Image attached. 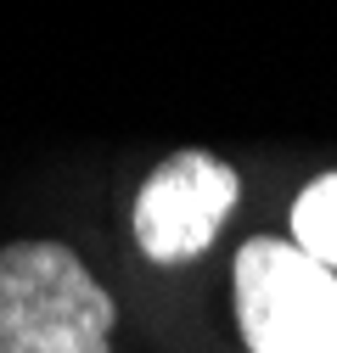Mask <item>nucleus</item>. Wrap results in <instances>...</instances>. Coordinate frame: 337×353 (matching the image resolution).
<instances>
[{
  "label": "nucleus",
  "mask_w": 337,
  "mask_h": 353,
  "mask_svg": "<svg viewBox=\"0 0 337 353\" xmlns=\"http://www.w3.org/2000/svg\"><path fill=\"white\" fill-rule=\"evenodd\" d=\"M236 325L247 353H337V275L298 241L253 236L236 252Z\"/></svg>",
  "instance_id": "f03ea898"
},
{
  "label": "nucleus",
  "mask_w": 337,
  "mask_h": 353,
  "mask_svg": "<svg viewBox=\"0 0 337 353\" xmlns=\"http://www.w3.org/2000/svg\"><path fill=\"white\" fill-rule=\"evenodd\" d=\"M0 353H113V297L68 247L0 252Z\"/></svg>",
  "instance_id": "f257e3e1"
},
{
  "label": "nucleus",
  "mask_w": 337,
  "mask_h": 353,
  "mask_svg": "<svg viewBox=\"0 0 337 353\" xmlns=\"http://www.w3.org/2000/svg\"><path fill=\"white\" fill-rule=\"evenodd\" d=\"M292 241L337 275V174H320L292 202Z\"/></svg>",
  "instance_id": "20e7f679"
},
{
  "label": "nucleus",
  "mask_w": 337,
  "mask_h": 353,
  "mask_svg": "<svg viewBox=\"0 0 337 353\" xmlns=\"http://www.w3.org/2000/svg\"><path fill=\"white\" fill-rule=\"evenodd\" d=\"M236 196L242 185L231 163H220L214 152H175L152 168L135 196V247L152 263H186L214 247Z\"/></svg>",
  "instance_id": "7ed1b4c3"
}]
</instances>
